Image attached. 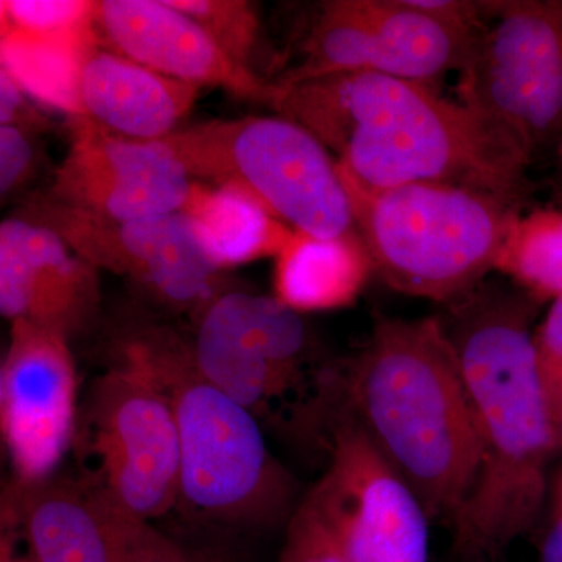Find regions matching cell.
I'll list each match as a JSON object with an SVG mask.
<instances>
[{"label":"cell","mask_w":562,"mask_h":562,"mask_svg":"<svg viewBox=\"0 0 562 562\" xmlns=\"http://www.w3.org/2000/svg\"><path fill=\"white\" fill-rule=\"evenodd\" d=\"M35 147L31 132L14 125H0V194L5 199L31 179Z\"/></svg>","instance_id":"obj_28"},{"label":"cell","mask_w":562,"mask_h":562,"mask_svg":"<svg viewBox=\"0 0 562 562\" xmlns=\"http://www.w3.org/2000/svg\"><path fill=\"white\" fill-rule=\"evenodd\" d=\"M539 303L512 281L484 280L438 314L468 387L480 447L472 490L452 524L457 553L497 560L531 530L560 449L532 351Z\"/></svg>","instance_id":"obj_1"},{"label":"cell","mask_w":562,"mask_h":562,"mask_svg":"<svg viewBox=\"0 0 562 562\" xmlns=\"http://www.w3.org/2000/svg\"><path fill=\"white\" fill-rule=\"evenodd\" d=\"M106 505L113 519L116 562H205L155 530L150 522Z\"/></svg>","instance_id":"obj_25"},{"label":"cell","mask_w":562,"mask_h":562,"mask_svg":"<svg viewBox=\"0 0 562 562\" xmlns=\"http://www.w3.org/2000/svg\"><path fill=\"white\" fill-rule=\"evenodd\" d=\"M80 482L127 516L150 522L177 508L180 442L171 402L127 350L91 383L74 435Z\"/></svg>","instance_id":"obj_8"},{"label":"cell","mask_w":562,"mask_h":562,"mask_svg":"<svg viewBox=\"0 0 562 562\" xmlns=\"http://www.w3.org/2000/svg\"><path fill=\"white\" fill-rule=\"evenodd\" d=\"M95 43L98 33L43 38L2 32V68L36 101L76 117L80 63Z\"/></svg>","instance_id":"obj_21"},{"label":"cell","mask_w":562,"mask_h":562,"mask_svg":"<svg viewBox=\"0 0 562 562\" xmlns=\"http://www.w3.org/2000/svg\"><path fill=\"white\" fill-rule=\"evenodd\" d=\"M269 105L336 155L364 188L449 183L520 206L531 157L502 128L432 85L373 72L273 83Z\"/></svg>","instance_id":"obj_2"},{"label":"cell","mask_w":562,"mask_h":562,"mask_svg":"<svg viewBox=\"0 0 562 562\" xmlns=\"http://www.w3.org/2000/svg\"><path fill=\"white\" fill-rule=\"evenodd\" d=\"M486 24L460 70L458 102L532 158L562 133V0L484 2Z\"/></svg>","instance_id":"obj_9"},{"label":"cell","mask_w":562,"mask_h":562,"mask_svg":"<svg viewBox=\"0 0 562 562\" xmlns=\"http://www.w3.org/2000/svg\"><path fill=\"white\" fill-rule=\"evenodd\" d=\"M494 271L539 305L562 297V211L520 213L502 244Z\"/></svg>","instance_id":"obj_22"},{"label":"cell","mask_w":562,"mask_h":562,"mask_svg":"<svg viewBox=\"0 0 562 562\" xmlns=\"http://www.w3.org/2000/svg\"><path fill=\"white\" fill-rule=\"evenodd\" d=\"M99 43L171 79L217 87L269 103L273 83L233 60L194 18L171 0L94 2Z\"/></svg>","instance_id":"obj_15"},{"label":"cell","mask_w":562,"mask_h":562,"mask_svg":"<svg viewBox=\"0 0 562 562\" xmlns=\"http://www.w3.org/2000/svg\"><path fill=\"white\" fill-rule=\"evenodd\" d=\"M70 146L55 172L49 199L111 221L183 211L194 180L168 140L113 135L70 117Z\"/></svg>","instance_id":"obj_14"},{"label":"cell","mask_w":562,"mask_h":562,"mask_svg":"<svg viewBox=\"0 0 562 562\" xmlns=\"http://www.w3.org/2000/svg\"><path fill=\"white\" fill-rule=\"evenodd\" d=\"M483 25L431 16L412 0L322 2L301 61L277 83L373 72L431 85L450 70L460 72Z\"/></svg>","instance_id":"obj_10"},{"label":"cell","mask_w":562,"mask_h":562,"mask_svg":"<svg viewBox=\"0 0 562 562\" xmlns=\"http://www.w3.org/2000/svg\"><path fill=\"white\" fill-rule=\"evenodd\" d=\"M327 452V471L305 501L350 562H430V516L349 409Z\"/></svg>","instance_id":"obj_11"},{"label":"cell","mask_w":562,"mask_h":562,"mask_svg":"<svg viewBox=\"0 0 562 562\" xmlns=\"http://www.w3.org/2000/svg\"><path fill=\"white\" fill-rule=\"evenodd\" d=\"M165 140L192 180L247 192L292 231L316 238L355 232L338 161L297 122L280 114L213 120Z\"/></svg>","instance_id":"obj_7"},{"label":"cell","mask_w":562,"mask_h":562,"mask_svg":"<svg viewBox=\"0 0 562 562\" xmlns=\"http://www.w3.org/2000/svg\"><path fill=\"white\" fill-rule=\"evenodd\" d=\"M557 151H558V161H560V168L562 171V133H561L560 139H558V143H557Z\"/></svg>","instance_id":"obj_32"},{"label":"cell","mask_w":562,"mask_h":562,"mask_svg":"<svg viewBox=\"0 0 562 562\" xmlns=\"http://www.w3.org/2000/svg\"><path fill=\"white\" fill-rule=\"evenodd\" d=\"M183 211L194 222L203 249L221 271L279 257L295 232L235 187L194 181Z\"/></svg>","instance_id":"obj_20"},{"label":"cell","mask_w":562,"mask_h":562,"mask_svg":"<svg viewBox=\"0 0 562 562\" xmlns=\"http://www.w3.org/2000/svg\"><path fill=\"white\" fill-rule=\"evenodd\" d=\"M372 273L357 231L336 238L294 232L276 258L273 295L299 314L333 312L353 305Z\"/></svg>","instance_id":"obj_19"},{"label":"cell","mask_w":562,"mask_h":562,"mask_svg":"<svg viewBox=\"0 0 562 562\" xmlns=\"http://www.w3.org/2000/svg\"><path fill=\"white\" fill-rule=\"evenodd\" d=\"M101 303L98 269L49 225L10 217L0 225V313L65 338L83 331Z\"/></svg>","instance_id":"obj_16"},{"label":"cell","mask_w":562,"mask_h":562,"mask_svg":"<svg viewBox=\"0 0 562 562\" xmlns=\"http://www.w3.org/2000/svg\"><path fill=\"white\" fill-rule=\"evenodd\" d=\"M27 92L7 69H0V124L14 127L32 128L43 124L27 102Z\"/></svg>","instance_id":"obj_29"},{"label":"cell","mask_w":562,"mask_h":562,"mask_svg":"<svg viewBox=\"0 0 562 562\" xmlns=\"http://www.w3.org/2000/svg\"><path fill=\"white\" fill-rule=\"evenodd\" d=\"M190 341L203 375L265 430L327 450L347 412V368L324 357L303 314L273 294L222 291L195 317Z\"/></svg>","instance_id":"obj_5"},{"label":"cell","mask_w":562,"mask_h":562,"mask_svg":"<svg viewBox=\"0 0 562 562\" xmlns=\"http://www.w3.org/2000/svg\"><path fill=\"white\" fill-rule=\"evenodd\" d=\"M7 525V530L3 528L2 531V543H0V562H36L35 558L32 557L31 552L21 553L18 550V542H20V538H18L16 527L9 522H3Z\"/></svg>","instance_id":"obj_31"},{"label":"cell","mask_w":562,"mask_h":562,"mask_svg":"<svg viewBox=\"0 0 562 562\" xmlns=\"http://www.w3.org/2000/svg\"><path fill=\"white\" fill-rule=\"evenodd\" d=\"M347 409L431 520L452 527L479 471L471 398L438 314L380 316L347 366Z\"/></svg>","instance_id":"obj_3"},{"label":"cell","mask_w":562,"mask_h":562,"mask_svg":"<svg viewBox=\"0 0 562 562\" xmlns=\"http://www.w3.org/2000/svg\"><path fill=\"white\" fill-rule=\"evenodd\" d=\"M173 5L194 18L228 55L250 68L257 46L260 20L254 3L244 0H171Z\"/></svg>","instance_id":"obj_24"},{"label":"cell","mask_w":562,"mask_h":562,"mask_svg":"<svg viewBox=\"0 0 562 562\" xmlns=\"http://www.w3.org/2000/svg\"><path fill=\"white\" fill-rule=\"evenodd\" d=\"M32 220L49 225L92 268L132 281L150 299L194 317L224 290L221 269L203 249L184 211L133 221H111L46 198Z\"/></svg>","instance_id":"obj_12"},{"label":"cell","mask_w":562,"mask_h":562,"mask_svg":"<svg viewBox=\"0 0 562 562\" xmlns=\"http://www.w3.org/2000/svg\"><path fill=\"white\" fill-rule=\"evenodd\" d=\"M3 522L14 525L36 562H116L109 505L69 479L13 483Z\"/></svg>","instance_id":"obj_18"},{"label":"cell","mask_w":562,"mask_h":562,"mask_svg":"<svg viewBox=\"0 0 562 562\" xmlns=\"http://www.w3.org/2000/svg\"><path fill=\"white\" fill-rule=\"evenodd\" d=\"M342 180L373 273L391 290L442 305L494 271L502 244L520 214L519 206L497 195L458 184L373 190Z\"/></svg>","instance_id":"obj_6"},{"label":"cell","mask_w":562,"mask_h":562,"mask_svg":"<svg viewBox=\"0 0 562 562\" xmlns=\"http://www.w3.org/2000/svg\"><path fill=\"white\" fill-rule=\"evenodd\" d=\"M171 402L180 442L179 505L205 522L272 528L290 522L297 484L269 450L265 428L195 364L191 341L161 325L120 339Z\"/></svg>","instance_id":"obj_4"},{"label":"cell","mask_w":562,"mask_h":562,"mask_svg":"<svg viewBox=\"0 0 562 562\" xmlns=\"http://www.w3.org/2000/svg\"><path fill=\"white\" fill-rule=\"evenodd\" d=\"M199 91L95 43L80 63L76 117L124 138L160 140L177 132Z\"/></svg>","instance_id":"obj_17"},{"label":"cell","mask_w":562,"mask_h":562,"mask_svg":"<svg viewBox=\"0 0 562 562\" xmlns=\"http://www.w3.org/2000/svg\"><path fill=\"white\" fill-rule=\"evenodd\" d=\"M279 562H350L328 525L303 498L286 528Z\"/></svg>","instance_id":"obj_27"},{"label":"cell","mask_w":562,"mask_h":562,"mask_svg":"<svg viewBox=\"0 0 562 562\" xmlns=\"http://www.w3.org/2000/svg\"><path fill=\"white\" fill-rule=\"evenodd\" d=\"M541 562H562V480L558 491L553 522L542 542Z\"/></svg>","instance_id":"obj_30"},{"label":"cell","mask_w":562,"mask_h":562,"mask_svg":"<svg viewBox=\"0 0 562 562\" xmlns=\"http://www.w3.org/2000/svg\"><path fill=\"white\" fill-rule=\"evenodd\" d=\"M0 366V430L14 483L54 476L74 442L77 373L69 339L31 322H11Z\"/></svg>","instance_id":"obj_13"},{"label":"cell","mask_w":562,"mask_h":562,"mask_svg":"<svg viewBox=\"0 0 562 562\" xmlns=\"http://www.w3.org/2000/svg\"><path fill=\"white\" fill-rule=\"evenodd\" d=\"M536 372L558 435L562 425V297L550 303L549 312L532 333Z\"/></svg>","instance_id":"obj_26"},{"label":"cell","mask_w":562,"mask_h":562,"mask_svg":"<svg viewBox=\"0 0 562 562\" xmlns=\"http://www.w3.org/2000/svg\"><path fill=\"white\" fill-rule=\"evenodd\" d=\"M2 32L79 36L94 33V2L85 0H2Z\"/></svg>","instance_id":"obj_23"}]
</instances>
